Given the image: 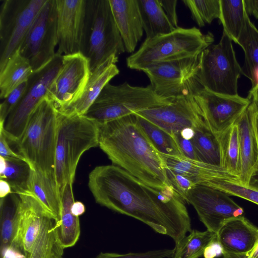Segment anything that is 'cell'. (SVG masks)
Segmentation results:
<instances>
[{
  "instance_id": "50",
  "label": "cell",
  "mask_w": 258,
  "mask_h": 258,
  "mask_svg": "<svg viewBox=\"0 0 258 258\" xmlns=\"http://www.w3.org/2000/svg\"><path fill=\"white\" fill-rule=\"evenodd\" d=\"M257 86H258V71L256 72L255 74L254 81L253 84L252 85L251 88H253Z\"/></svg>"
},
{
  "instance_id": "46",
  "label": "cell",
  "mask_w": 258,
  "mask_h": 258,
  "mask_svg": "<svg viewBox=\"0 0 258 258\" xmlns=\"http://www.w3.org/2000/svg\"><path fill=\"white\" fill-rule=\"evenodd\" d=\"M223 255L224 258H258V240L253 248L246 254L234 255L224 254Z\"/></svg>"
},
{
  "instance_id": "8",
  "label": "cell",
  "mask_w": 258,
  "mask_h": 258,
  "mask_svg": "<svg viewBox=\"0 0 258 258\" xmlns=\"http://www.w3.org/2000/svg\"><path fill=\"white\" fill-rule=\"evenodd\" d=\"M241 74L242 68L237 60L232 41L223 31L219 42L211 44L199 55V81L211 92L237 95Z\"/></svg>"
},
{
  "instance_id": "9",
  "label": "cell",
  "mask_w": 258,
  "mask_h": 258,
  "mask_svg": "<svg viewBox=\"0 0 258 258\" xmlns=\"http://www.w3.org/2000/svg\"><path fill=\"white\" fill-rule=\"evenodd\" d=\"M199 56L151 65L144 72L152 90L171 101L188 95L202 87L198 78Z\"/></svg>"
},
{
  "instance_id": "18",
  "label": "cell",
  "mask_w": 258,
  "mask_h": 258,
  "mask_svg": "<svg viewBox=\"0 0 258 258\" xmlns=\"http://www.w3.org/2000/svg\"><path fill=\"white\" fill-rule=\"evenodd\" d=\"M19 196L21 203L17 233L11 248L6 253L23 255L26 258L38 237L44 217L50 216L32 195Z\"/></svg>"
},
{
  "instance_id": "7",
  "label": "cell",
  "mask_w": 258,
  "mask_h": 258,
  "mask_svg": "<svg viewBox=\"0 0 258 258\" xmlns=\"http://www.w3.org/2000/svg\"><path fill=\"white\" fill-rule=\"evenodd\" d=\"M172 101L157 95L150 85L139 87L132 86L127 82L119 85L108 83L83 115L101 124L168 105Z\"/></svg>"
},
{
  "instance_id": "26",
  "label": "cell",
  "mask_w": 258,
  "mask_h": 258,
  "mask_svg": "<svg viewBox=\"0 0 258 258\" xmlns=\"http://www.w3.org/2000/svg\"><path fill=\"white\" fill-rule=\"evenodd\" d=\"M34 71L17 50L0 70V98L5 99L16 87L27 81Z\"/></svg>"
},
{
  "instance_id": "20",
  "label": "cell",
  "mask_w": 258,
  "mask_h": 258,
  "mask_svg": "<svg viewBox=\"0 0 258 258\" xmlns=\"http://www.w3.org/2000/svg\"><path fill=\"white\" fill-rule=\"evenodd\" d=\"M217 239L222 247L223 254H246L257 242L258 228L243 216L233 218L220 229Z\"/></svg>"
},
{
  "instance_id": "21",
  "label": "cell",
  "mask_w": 258,
  "mask_h": 258,
  "mask_svg": "<svg viewBox=\"0 0 258 258\" xmlns=\"http://www.w3.org/2000/svg\"><path fill=\"white\" fill-rule=\"evenodd\" d=\"M118 60V57L113 55L91 72L81 97L73 104L57 111L69 115H84L104 87L119 74V70L116 65Z\"/></svg>"
},
{
  "instance_id": "30",
  "label": "cell",
  "mask_w": 258,
  "mask_h": 258,
  "mask_svg": "<svg viewBox=\"0 0 258 258\" xmlns=\"http://www.w3.org/2000/svg\"><path fill=\"white\" fill-rule=\"evenodd\" d=\"M248 16L244 0H220V22L223 32L237 43Z\"/></svg>"
},
{
  "instance_id": "31",
  "label": "cell",
  "mask_w": 258,
  "mask_h": 258,
  "mask_svg": "<svg viewBox=\"0 0 258 258\" xmlns=\"http://www.w3.org/2000/svg\"><path fill=\"white\" fill-rule=\"evenodd\" d=\"M221 167L228 174L238 178L240 173L238 130L234 123L219 136Z\"/></svg>"
},
{
  "instance_id": "10",
  "label": "cell",
  "mask_w": 258,
  "mask_h": 258,
  "mask_svg": "<svg viewBox=\"0 0 258 258\" xmlns=\"http://www.w3.org/2000/svg\"><path fill=\"white\" fill-rule=\"evenodd\" d=\"M62 57L56 53L50 61L39 70L34 72L28 79L23 96L8 116L4 126L0 127L10 143L15 144L20 139L31 113L46 97L59 71Z\"/></svg>"
},
{
  "instance_id": "1",
  "label": "cell",
  "mask_w": 258,
  "mask_h": 258,
  "mask_svg": "<svg viewBox=\"0 0 258 258\" xmlns=\"http://www.w3.org/2000/svg\"><path fill=\"white\" fill-rule=\"evenodd\" d=\"M88 186L98 204L144 223L175 243L192 230L185 201L173 188H154L113 164L95 167Z\"/></svg>"
},
{
  "instance_id": "40",
  "label": "cell",
  "mask_w": 258,
  "mask_h": 258,
  "mask_svg": "<svg viewBox=\"0 0 258 258\" xmlns=\"http://www.w3.org/2000/svg\"><path fill=\"white\" fill-rule=\"evenodd\" d=\"M166 169L169 182L174 190L185 201V199L188 191L196 184L188 178L174 172L169 168L166 167Z\"/></svg>"
},
{
  "instance_id": "14",
  "label": "cell",
  "mask_w": 258,
  "mask_h": 258,
  "mask_svg": "<svg viewBox=\"0 0 258 258\" xmlns=\"http://www.w3.org/2000/svg\"><path fill=\"white\" fill-rule=\"evenodd\" d=\"M90 73L89 61L82 53L62 55L46 97L58 111L69 106L82 95Z\"/></svg>"
},
{
  "instance_id": "11",
  "label": "cell",
  "mask_w": 258,
  "mask_h": 258,
  "mask_svg": "<svg viewBox=\"0 0 258 258\" xmlns=\"http://www.w3.org/2000/svg\"><path fill=\"white\" fill-rule=\"evenodd\" d=\"M47 0H4L0 7V70L18 50Z\"/></svg>"
},
{
  "instance_id": "4",
  "label": "cell",
  "mask_w": 258,
  "mask_h": 258,
  "mask_svg": "<svg viewBox=\"0 0 258 258\" xmlns=\"http://www.w3.org/2000/svg\"><path fill=\"white\" fill-rule=\"evenodd\" d=\"M57 115L56 108L45 97L31 113L22 136L15 143L18 153L32 169L55 180Z\"/></svg>"
},
{
  "instance_id": "24",
  "label": "cell",
  "mask_w": 258,
  "mask_h": 258,
  "mask_svg": "<svg viewBox=\"0 0 258 258\" xmlns=\"http://www.w3.org/2000/svg\"><path fill=\"white\" fill-rule=\"evenodd\" d=\"M29 188L47 214L56 221L60 215L61 199L56 180L31 169Z\"/></svg>"
},
{
  "instance_id": "47",
  "label": "cell",
  "mask_w": 258,
  "mask_h": 258,
  "mask_svg": "<svg viewBox=\"0 0 258 258\" xmlns=\"http://www.w3.org/2000/svg\"><path fill=\"white\" fill-rule=\"evenodd\" d=\"M13 193L9 183L5 180L0 179V197L5 198Z\"/></svg>"
},
{
  "instance_id": "25",
  "label": "cell",
  "mask_w": 258,
  "mask_h": 258,
  "mask_svg": "<svg viewBox=\"0 0 258 258\" xmlns=\"http://www.w3.org/2000/svg\"><path fill=\"white\" fill-rule=\"evenodd\" d=\"M21 200L12 193L0 200V242L1 255L9 250L16 237Z\"/></svg>"
},
{
  "instance_id": "52",
  "label": "cell",
  "mask_w": 258,
  "mask_h": 258,
  "mask_svg": "<svg viewBox=\"0 0 258 258\" xmlns=\"http://www.w3.org/2000/svg\"><path fill=\"white\" fill-rule=\"evenodd\" d=\"M57 258H63V257H62V256H59V257H58Z\"/></svg>"
},
{
  "instance_id": "36",
  "label": "cell",
  "mask_w": 258,
  "mask_h": 258,
  "mask_svg": "<svg viewBox=\"0 0 258 258\" xmlns=\"http://www.w3.org/2000/svg\"><path fill=\"white\" fill-rule=\"evenodd\" d=\"M204 185L210 186L258 205V188L242 184L238 178L225 171L216 175Z\"/></svg>"
},
{
  "instance_id": "32",
  "label": "cell",
  "mask_w": 258,
  "mask_h": 258,
  "mask_svg": "<svg viewBox=\"0 0 258 258\" xmlns=\"http://www.w3.org/2000/svg\"><path fill=\"white\" fill-rule=\"evenodd\" d=\"M54 223V221L50 217H44L38 237L26 258H57L62 256L64 249L56 239Z\"/></svg>"
},
{
  "instance_id": "49",
  "label": "cell",
  "mask_w": 258,
  "mask_h": 258,
  "mask_svg": "<svg viewBox=\"0 0 258 258\" xmlns=\"http://www.w3.org/2000/svg\"><path fill=\"white\" fill-rule=\"evenodd\" d=\"M248 97L253 102L256 112L258 114V86L251 89Z\"/></svg>"
},
{
  "instance_id": "51",
  "label": "cell",
  "mask_w": 258,
  "mask_h": 258,
  "mask_svg": "<svg viewBox=\"0 0 258 258\" xmlns=\"http://www.w3.org/2000/svg\"><path fill=\"white\" fill-rule=\"evenodd\" d=\"M255 129H256L257 137V139H258V114L257 113H256L255 117Z\"/></svg>"
},
{
  "instance_id": "3",
  "label": "cell",
  "mask_w": 258,
  "mask_h": 258,
  "mask_svg": "<svg viewBox=\"0 0 258 258\" xmlns=\"http://www.w3.org/2000/svg\"><path fill=\"white\" fill-rule=\"evenodd\" d=\"M98 146V123L84 115L58 111L55 176L60 196L68 183H73L83 154Z\"/></svg>"
},
{
  "instance_id": "33",
  "label": "cell",
  "mask_w": 258,
  "mask_h": 258,
  "mask_svg": "<svg viewBox=\"0 0 258 258\" xmlns=\"http://www.w3.org/2000/svg\"><path fill=\"white\" fill-rule=\"evenodd\" d=\"M135 114L139 126L160 153L177 157H183L172 135L140 115Z\"/></svg>"
},
{
  "instance_id": "41",
  "label": "cell",
  "mask_w": 258,
  "mask_h": 258,
  "mask_svg": "<svg viewBox=\"0 0 258 258\" xmlns=\"http://www.w3.org/2000/svg\"><path fill=\"white\" fill-rule=\"evenodd\" d=\"M183 157L192 160L198 161V158L194 147L191 139H185L179 134L172 136Z\"/></svg>"
},
{
  "instance_id": "34",
  "label": "cell",
  "mask_w": 258,
  "mask_h": 258,
  "mask_svg": "<svg viewBox=\"0 0 258 258\" xmlns=\"http://www.w3.org/2000/svg\"><path fill=\"white\" fill-rule=\"evenodd\" d=\"M6 166L0 172L1 179L7 181L12 191L18 195H31L29 188L31 168L26 161L17 158H5Z\"/></svg>"
},
{
  "instance_id": "38",
  "label": "cell",
  "mask_w": 258,
  "mask_h": 258,
  "mask_svg": "<svg viewBox=\"0 0 258 258\" xmlns=\"http://www.w3.org/2000/svg\"><path fill=\"white\" fill-rule=\"evenodd\" d=\"M27 81L14 89L1 103L0 127L4 126L8 116L23 96L27 89Z\"/></svg>"
},
{
  "instance_id": "45",
  "label": "cell",
  "mask_w": 258,
  "mask_h": 258,
  "mask_svg": "<svg viewBox=\"0 0 258 258\" xmlns=\"http://www.w3.org/2000/svg\"><path fill=\"white\" fill-rule=\"evenodd\" d=\"M244 2L248 15L258 20V0H244Z\"/></svg>"
},
{
  "instance_id": "23",
  "label": "cell",
  "mask_w": 258,
  "mask_h": 258,
  "mask_svg": "<svg viewBox=\"0 0 258 258\" xmlns=\"http://www.w3.org/2000/svg\"><path fill=\"white\" fill-rule=\"evenodd\" d=\"M73 184L68 183L63 189L60 195L59 217L54 223L56 239L63 249L75 245L81 232L79 217L75 216L72 211V206L75 202Z\"/></svg>"
},
{
  "instance_id": "43",
  "label": "cell",
  "mask_w": 258,
  "mask_h": 258,
  "mask_svg": "<svg viewBox=\"0 0 258 258\" xmlns=\"http://www.w3.org/2000/svg\"><path fill=\"white\" fill-rule=\"evenodd\" d=\"M0 156L4 158H17L26 161L23 156L12 150L9 146V141L2 129H0Z\"/></svg>"
},
{
  "instance_id": "39",
  "label": "cell",
  "mask_w": 258,
  "mask_h": 258,
  "mask_svg": "<svg viewBox=\"0 0 258 258\" xmlns=\"http://www.w3.org/2000/svg\"><path fill=\"white\" fill-rule=\"evenodd\" d=\"M174 253L173 249H162L142 252L117 253L100 252L95 258H171Z\"/></svg>"
},
{
  "instance_id": "6",
  "label": "cell",
  "mask_w": 258,
  "mask_h": 258,
  "mask_svg": "<svg viewBox=\"0 0 258 258\" xmlns=\"http://www.w3.org/2000/svg\"><path fill=\"white\" fill-rule=\"evenodd\" d=\"M125 51L109 0H86L81 53L88 60L91 72L115 55Z\"/></svg>"
},
{
  "instance_id": "15",
  "label": "cell",
  "mask_w": 258,
  "mask_h": 258,
  "mask_svg": "<svg viewBox=\"0 0 258 258\" xmlns=\"http://www.w3.org/2000/svg\"><path fill=\"white\" fill-rule=\"evenodd\" d=\"M193 96L210 129L218 137L236 123L250 103L248 97L215 93L203 87Z\"/></svg>"
},
{
  "instance_id": "12",
  "label": "cell",
  "mask_w": 258,
  "mask_h": 258,
  "mask_svg": "<svg viewBox=\"0 0 258 258\" xmlns=\"http://www.w3.org/2000/svg\"><path fill=\"white\" fill-rule=\"evenodd\" d=\"M57 45L56 0H47L18 50L36 72L53 59Z\"/></svg>"
},
{
  "instance_id": "48",
  "label": "cell",
  "mask_w": 258,
  "mask_h": 258,
  "mask_svg": "<svg viewBox=\"0 0 258 258\" xmlns=\"http://www.w3.org/2000/svg\"><path fill=\"white\" fill-rule=\"evenodd\" d=\"M73 213L79 217L85 212V205L81 202H75L72 206Z\"/></svg>"
},
{
  "instance_id": "37",
  "label": "cell",
  "mask_w": 258,
  "mask_h": 258,
  "mask_svg": "<svg viewBox=\"0 0 258 258\" xmlns=\"http://www.w3.org/2000/svg\"><path fill=\"white\" fill-rule=\"evenodd\" d=\"M199 27L210 24L220 16V0H183Z\"/></svg>"
},
{
  "instance_id": "42",
  "label": "cell",
  "mask_w": 258,
  "mask_h": 258,
  "mask_svg": "<svg viewBox=\"0 0 258 258\" xmlns=\"http://www.w3.org/2000/svg\"><path fill=\"white\" fill-rule=\"evenodd\" d=\"M165 13L171 24L178 28V18L176 13L177 0H159Z\"/></svg>"
},
{
  "instance_id": "16",
  "label": "cell",
  "mask_w": 258,
  "mask_h": 258,
  "mask_svg": "<svg viewBox=\"0 0 258 258\" xmlns=\"http://www.w3.org/2000/svg\"><path fill=\"white\" fill-rule=\"evenodd\" d=\"M135 114L152 122L172 136L186 128L194 129L206 120L193 95L179 97L168 105Z\"/></svg>"
},
{
  "instance_id": "29",
  "label": "cell",
  "mask_w": 258,
  "mask_h": 258,
  "mask_svg": "<svg viewBox=\"0 0 258 258\" xmlns=\"http://www.w3.org/2000/svg\"><path fill=\"white\" fill-rule=\"evenodd\" d=\"M237 44L242 48L244 54L242 74L250 80L252 85L258 71V29L251 22L249 15Z\"/></svg>"
},
{
  "instance_id": "35",
  "label": "cell",
  "mask_w": 258,
  "mask_h": 258,
  "mask_svg": "<svg viewBox=\"0 0 258 258\" xmlns=\"http://www.w3.org/2000/svg\"><path fill=\"white\" fill-rule=\"evenodd\" d=\"M217 238V234L207 230L192 229L175 243L171 258H199L203 255L206 247Z\"/></svg>"
},
{
  "instance_id": "19",
  "label": "cell",
  "mask_w": 258,
  "mask_h": 258,
  "mask_svg": "<svg viewBox=\"0 0 258 258\" xmlns=\"http://www.w3.org/2000/svg\"><path fill=\"white\" fill-rule=\"evenodd\" d=\"M256 110L253 102L236 122L239 136L240 173L239 181L249 186L258 175V139L255 125Z\"/></svg>"
},
{
  "instance_id": "28",
  "label": "cell",
  "mask_w": 258,
  "mask_h": 258,
  "mask_svg": "<svg viewBox=\"0 0 258 258\" xmlns=\"http://www.w3.org/2000/svg\"><path fill=\"white\" fill-rule=\"evenodd\" d=\"M194 130L192 142L198 161L222 168L219 137L213 133L206 120Z\"/></svg>"
},
{
  "instance_id": "5",
  "label": "cell",
  "mask_w": 258,
  "mask_h": 258,
  "mask_svg": "<svg viewBox=\"0 0 258 258\" xmlns=\"http://www.w3.org/2000/svg\"><path fill=\"white\" fill-rule=\"evenodd\" d=\"M214 41L211 32L204 34L195 27H178L169 33L146 38L139 49L126 58V65L143 71L152 64L199 56Z\"/></svg>"
},
{
  "instance_id": "13",
  "label": "cell",
  "mask_w": 258,
  "mask_h": 258,
  "mask_svg": "<svg viewBox=\"0 0 258 258\" xmlns=\"http://www.w3.org/2000/svg\"><path fill=\"white\" fill-rule=\"evenodd\" d=\"M185 201L194 207L207 230L216 234L228 220L243 214V209L230 195L210 186L196 184Z\"/></svg>"
},
{
  "instance_id": "27",
  "label": "cell",
  "mask_w": 258,
  "mask_h": 258,
  "mask_svg": "<svg viewBox=\"0 0 258 258\" xmlns=\"http://www.w3.org/2000/svg\"><path fill=\"white\" fill-rule=\"evenodd\" d=\"M146 38L169 33L175 29L159 0H138Z\"/></svg>"
},
{
  "instance_id": "2",
  "label": "cell",
  "mask_w": 258,
  "mask_h": 258,
  "mask_svg": "<svg viewBox=\"0 0 258 258\" xmlns=\"http://www.w3.org/2000/svg\"><path fill=\"white\" fill-rule=\"evenodd\" d=\"M98 127L99 146L113 165L154 188H173L161 154L139 126L135 114L98 124Z\"/></svg>"
},
{
  "instance_id": "22",
  "label": "cell",
  "mask_w": 258,
  "mask_h": 258,
  "mask_svg": "<svg viewBox=\"0 0 258 258\" xmlns=\"http://www.w3.org/2000/svg\"><path fill=\"white\" fill-rule=\"evenodd\" d=\"M109 2L125 51L133 53L144 31L138 0Z\"/></svg>"
},
{
  "instance_id": "17",
  "label": "cell",
  "mask_w": 258,
  "mask_h": 258,
  "mask_svg": "<svg viewBox=\"0 0 258 258\" xmlns=\"http://www.w3.org/2000/svg\"><path fill=\"white\" fill-rule=\"evenodd\" d=\"M56 53L60 55L81 52L86 0H56Z\"/></svg>"
},
{
  "instance_id": "44",
  "label": "cell",
  "mask_w": 258,
  "mask_h": 258,
  "mask_svg": "<svg viewBox=\"0 0 258 258\" xmlns=\"http://www.w3.org/2000/svg\"><path fill=\"white\" fill-rule=\"evenodd\" d=\"M221 254H223L222 247L216 238L206 247L203 256L204 258H215Z\"/></svg>"
}]
</instances>
